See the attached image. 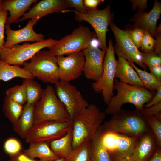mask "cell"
Masks as SVG:
<instances>
[{
	"instance_id": "obj_2",
	"label": "cell",
	"mask_w": 161,
	"mask_h": 161,
	"mask_svg": "<svg viewBox=\"0 0 161 161\" xmlns=\"http://www.w3.org/2000/svg\"><path fill=\"white\" fill-rule=\"evenodd\" d=\"M106 116L105 112L92 103L82 110L72 121L73 149L91 141Z\"/></svg>"
},
{
	"instance_id": "obj_17",
	"label": "cell",
	"mask_w": 161,
	"mask_h": 161,
	"mask_svg": "<svg viewBox=\"0 0 161 161\" xmlns=\"http://www.w3.org/2000/svg\"><path fill=\"white\" fill-rule=\"evenodd\" d=\"M34 25L30 19L25 27L17 30H13L10 28V25H6V41L3 47L10 48L13 46L22 42H36L44 40V35L35 32L33 29Z\"/></svg>"
},
{
	"instance_id": "obj_41",
	"label": "cell",
	"mask_w": 161,
	"mask_h": 161,
	"mask_svg": "<svg viewBox=\"0 0 161 161\" xmlns=\"http://www.w3.org/2000/svg\"><path fill=\"white\" fill-rule=\"evenodd\" d=\"M10 157L13 161H41L32 158L21 151L16 154L10 156Z\"/></svg>"
},
{
	"instance_id": "obj_42",
	"label": "cell",
	"mask_w": 161,
	"mask_h": 161,
	"mask_svg": "<svg viewBox=\"0 0 161 161\" xmlns=\"http://www.w3.org/2000/svg\"><path fill=\"white\" fill-rule=\"evenodd\" d=\"M104 1V0H84L83 4L89 11H94L97 10L98 6Z\"/></svg>"
},
{
	"instance_id": "obj_20",
	"label": "cell",
	"mask_w": 161,
	"mask_h": 161,
	"mask_svg": "<svg viewBox=\"0 0 161 161\" xmlns=\"http://www.w3.org/2000/svg\"><path fill=\"white\" fill-rule=\"evenodd\" d=\"M37 1V0H4L2 10L9 11L10 15L7 18L6 25L10 26L13 23H17L25 12L30 9L31 5Z\"/></svg>"
},
{
	"instance_id": "obj_29",
	"label": "cell",
	"mask_w": 161,
	"mask_h": 161,
	"mask_svg": "<svg viewBox=\"0 0 161 161\" xmlns=\"http://www.w3.org/2000/svg\"><path fill=\"white\" fill-rule=\"evenodd\" d=\"M129 62L137 73L144 87L151 91L156 92L161 86V81L157 80L150 73L138 68L133 63Z\"/></svg>"
},
{
	"instance_id": "obj_36",
	"label": "cell",
	"mask_w": 161,
	"mask_h": 161,
	"mask_svg": "<svg viewBox=\"0 0 161 161\" xmlns=\"http://www.w3.org/2000/svg\"><path fill=\"white\" fill-rule=\"evenodd\" d=\"M140 113L145 119L153 116L161 120V102L149 107L143 108Z\"/></svg>"
},
{
	"instance_id": "obj_22",
	"label": "cell",
	"mask_w": 161,
	"mask_h": 161,
	"mask_svg": "<svg viewBox=\"0 0 161 161\" xmlns=\"http://www.w3.org/2000/svg\"><path fill=\"white\" fill-rule=\"evenodd\" d=\"M34 107L26 103L19 119L13 124L14 131L22 139H25L34 124Z\"/></svg>"
},
{
	"instance_id": "obj_16",
	"label": "cell",
	"mask_w": 161,
	"mask_h": 161,
	"mask_svg": "<svg viewBox=\"0 0 161 161\" xmlns=\"http://www.w3.org/2000/svg\"><path fill=\"white\" fill-rule=\"evenodd\" d=\"M82 51L85 58L83 73L87 79L96 81L102 75L106 52L91 44Z\"/></svg>"
},
{
	"instance_id": "obj_28",
	"label": "cell",
	"mask_w": 161,
	"mask_h": 161,
	"mask_svg": "<svg viewBox=\"0 0 161 161\" xmlns=\"http://www.w3.org/2000/svg\"><path fill=\"white\" fill-rule=\"evenodd\" d=\"M24 106L6 96L4 100L3 111L5 116L12 123H15L22 114Z\"/></svg>"
},
{
	"instance_id": "obj_49",
	"label": "cell",
	"mask_w": 161,
	"mask_h": 161,
	"mask_svg": "<svg viewBox=\"0 0 161 161\" xmlns=\"http://www.w3.org/2000/svg\"><path fill=\"white\" fill-rule=\"evenodd\" d=\"M4 0H0V11L2 10V7L3 5Z\"/></svg>"
},
{
	"instance_id": "obj_50",
	"label": "cell",
	"mask_w": 161,
	"mask_h": 161,
	"mask_svg": "<svg viewBox=\"0 0 161 161\" xmlns=\"http://www.w3.org/2000/svg\"><path fill=\"white\" fill-rule=\"evenodd\" d=\"M8 161H13L10 160H8Z\"/></svg>"
},
{
	"instance_id": "obj_8",
	"label": "cell",
	"mask_w": 161,
	"mask_h": 161,
	"mask_svg": "<svg viewBox=\"0 0 161 161\" xmlns=\"http://www.w3.org/2000/svg\"><path fill=\"white\" fill-rule=\"evenodd\" d=\"M114 47L112 41L109 40L103 60L102 75L97 81L91 85L95 93L101 94L104 102L107 105L114 95V82L117 60Z\"/></svg>"
},
{
	"instance_id": "obj_11",
	"label": "cell",
	"mask_w": 161,
	"mask_h": 161,
	"mask_svg": "<svg viewBox=\"0 0 161 161\" xmlns=\"http://www.w3.org/2000/svg\"><path fill=\"white\" fill-rule=\"evenodd\" d=\"M55 85L57 96L65 106L72 121L89 104L76 87L69 82L59 80Z\"/></svg>"
},
{
	"instance_id": "obj_33",
	"label": "cell",
	"mask_w": 161,
	"mask_h": 161,
	"mask_svg": "<svg viewBox=\"0 0 161 161\" xmlns=\"http://www.w3.org/2000/svg\"><path fill=\"white\" fill-rule=\"evenodd\" d=\"M3 148L5 152L9 156L19 153L22 149V145L19 141L13 137L8 138L5 141Z\"/></svg>"
},
{
	"instance_id": "obj_35",
	"label": "cell",
	"mask_w": 161,
	"mask_h": 161,
	"mask_svg": "<svg viewBox=\"0 0 161 161\" xmlns=\"http://www.w3.org/2000/svg\"><path fill=\"white\" fill-rule=\"evenodd\" d=\"M154 39L149 32L145 29L144 35L140 47V48L143 52H142L149 53L154 51Z\"/></svg>"
},
{
	"instance_id": "obj_24",
	"label": "cell",
	"mask_w": 161,
	"mask_h": 161,
	"mask_svg": "<svg viewBox=\"0 0 161 161\" xmlns=\"http://www.w3.org/2000/svg\"><path fill=\"white\" fill-rule=\"evenodd\" d=\"M72 126L67 133L61 137L48 143L53 152L60 158H66L72 153L73 148Z\"/></svg>"
},
{
	"instance_id": "obj_43",
	"label": "cell",
	"mask_w": 161,
	"mask_h": 161,
	"mask_svg": "<svg viewBox=\"0 0 161 161\" xmlns=\"http://www.w3.org/2000/svg\"><path fill=\"white\" fill-rule=\"evenodd\" d=\"M161 102V86L159 87L156 92L154 97L151 100L144 106V108L150 107Z\"/></svg>"
},
{
	"instance_id": "obj_26",
	"label": "cell",
	"mask_w": 161,
	"mask_h": 161,
	"mask_svg": "<svg viewBox=\"0 0 161 161\" xmlns=\"http://www.w3.org/2000/svg\"><path fill=\"white\" fill-rule=\"evenodd\" d=\"M16 77L33 80L35 78L23 67L9 64L0 59V80L7 81Z\"/></svg>"
},
{
	"instance_id": "obj_15",
	"label": "cell",
	"mask_w": 161,
	"mask_h": 161,
	"mask_svg": "<svg viewBox=\"0 0 161 161\" xmlns=\"http://www.w3.org/2000/svg\"><path fill=\"white\" fill-rule=\"evenodd\" d=\"M69 7L70 6L66 0H42L36 3L17 23L30 19L35 25L41 18L49 14L69 12Z\"/></svg>"
},
{
	"instance_id": "obj_38",
	"label": "cell",
	"mask_w": 161,
	"mask_h": 161,
	"mask_svg": "<svg viewBox=\"0 0 161 161\" xmlns=\"http://www.w3.org/2000/svg\"><path fill=\"white\" fill-rule=\"evenodd\" d=\"M8 15L7 10H1L0 11V52L5 42L4 41V28Z\"/></svg>"
},
{
	"instance_id": "obj_18",
	"label": "cell",
	"mask_w": 161,
	"mask_h": 161,
	"mask_svg": "<svg viewBox=\"0 0 161 161\" xmlns=\"http://www.w3.org/2000/svg\"><path fill=\"white\" fill-rule=\"evenodd\" d=\"M161 14V4L155 0L152 9L147 13L139 10L131 19L136 27L147 30L153 37H154L157 23Z\"/></svg>"
},
{
	"instance_id": "obj_13",
	"label": "cell",
	"mask_w": 161,
	"mask_h": 161,
	"mask_svg": "<svg viewBox=\"0 0 161 161\" xmlns=\"http://www.w3.org/2000/svg\"><path fill=\"white\" fill-rule=\"evenodd\" d=\"M102 131L103 143L112 161L132 155L139 138Z\"/></svg>"
},
{
	"instance_id": "obj_14",
	"label": "cell",
	"mask_w": 161,
	"mask_h": 161,
	"mask_svg": "<svg viewBox=\"0 0 161 161\" xmlns=\"http://www.w3.org/2000/svg\"><path fill=\"white\" fill-rule=\"evenodd\" d=\"M56 58L60 81L69 82L82 75L85 61L82 51L72 53L66 56L56 57Z\"/></svg>"
},
{
	"instance_id": "obj_12",
	"label": "cell",
	"mask_w": 161,
	"mask_h": 161,
	"mask_svg": "<svg viewBox=\"0 0 161 161\" xmlns=\"http://www.w3.org/2000/svg\"><path fill=\"white\" fill-rule=\"evenodd\" d=\"M115 37L114 52L129 62L136 63L145 70L147 67L142 61V52L134 45L130 38V30H123L111 22L109 25Z\"/></svg>"
},
{
	"instance_id": "obj_4",
	"label": "cell",
	"mask_w": 161,
	"mask_h": 161,
	"mask_svg": "<svg viewBox=\"0 0 161 161\" xmlns=\"http://www.w3.org/2000/svg\"><path fill=\"white\" fill-rule=\"evenodd\" d=\"M47 121H72L66 108L57 96L55 89L49 85L44 89L41 99L34 107V124Z\"/></svg>"
},
{
	"instance_id": "obj_30",
	"label": "cell",
	"mask_w": 161,
	"mask_h": 161,
	"mask_svg": "<svg viewBox=\"0 0 161 161\" xmlns=\"http://www.w3.org/2000/svg\"><path fill=\"white\" fill-rule=\"evenodd\" d=\"M65 161H91V141L84 143L73 149Z\"/></svg>"
},
{
	"instance_id": "obj_40",
	"label": "cell",
	"mask_w": 161,
	"mask_h": 161,
	"mask_svg": "<svg viewBox=\"0 0 161 161\" xmlns=\"http://www.w3.org/2000/svg\"><path fill=\"white\" fill-rule=\"evenodd\" d=\"M154 47V51L158 54L161 55V23L157 27Z\"/></svg>"
},
{
	"instance_id": "obj_5",
	"label": "cell",
	"mask_w": 161,
	"mask_h": 161,
	"mask_svg": "<svg viewBox=\"0 0 161 161\" xmlns=\"http://www.w3.org/2000/svg\"><path fill=\"white\" fill-rule=\"evenodd\" d=\"M22 66L35 78L43 82L55 84L59 81L56 57L49 51L41 50Z\"/></svg>"
},
{
	"instance_id": "obj_21",
	"label": "cell",
	"mask_w": 161,
	"mask_h": 161,
	"mask_svg": "<svg viewBox=\"0 0 161 161\" xmlns=\"http://www.w3.org/2000/svg\"><path fill=\"white\" fill-rule=\"evenodd\" d=\"M115 78L123 83L144 87L135 70L126 60L121 57H118L117 60Z\"/></svg>"
},
{
	"instance_id": "obj_27",
	"label": "cell",
	"mask_w": 161,
	"mask_h": 161,
	"mask_svg": "<svg viewBox=\"0 0 161 161\" xmlns=\"http://www.w3.org/2000/svg\"><path fill=\"white\" fill-rule=\"evenodd\" d=\"M22 83L25 85L26 103L29 105L35 106L41 99L44 89L38 82L33 79H24Z\"/></svg>"
},
{
	"instance_id": "obj_7",
	"label": "cell",
	"mask_w": 161,
	"mask_h": 161,
	"mask_svg": "<svg viewBox=\"0 0 161 161\" xmlns=\"http://www.w3.org/2000/svg\"><path fill=\"white\" fill-rule=\"evenodd\" d=\"M57 41L50 38L31 44L27 42L21 45L16 44L10 48L3 47L0 52V59L10 65H22L38 52L45 48L49 49Z\"/></svg>"
},
{
	"instance_id": "obj_25",
	"label": "cell",
	"mask_w": 161,
	"mask_h": 161,
	"mask_svg": "<svg viewBox=\"0 0 161 161\" xmlns=\"http://www.w3.org/2000/svg\"><path fill=\"white\" fill-rule=\"evenodd\" d=\"M101 126L91 141V161H112L103 143Z\"/></svg>"
},
{
	"instance_id": "obj_39",
	"label": "cell",
	"mask_w": 161,
	"mask_h": 161,
	"mask_svg": "<svg viewBox=\"0 0 161 161\" xmlns=\"http://www.w3.org/2000/svg\"><path fill=\"white\" fill-rule=\"evenodd\" d=\"M69 4L70 7H73L76 9V11L84 13H88L90 11L84 6L83 0H66Z\"/></svg>"
},
{
	"instance_id": "obj_31",
	"label": "cell",
	"mask_w": 161,
	"mask_h": 161,
	"mask_svg": "<svg viewBox=\"0 0 161 161\" xmlns=\"http://www.w3.org/2000/svg\"><path fill=\"white\" fill-rule=\"evenodd\" d=\"M5 93L6 96L20 104L23 105L27 102L25 85L23 83L8 88Z\"/></svg>"
},
{
	"instance_id": "obj_32",
	"label": "cell",
	"mask_w": 161,
	"mask_h": 161,
	"mask_svg": "<svg viewBox=\"0 0 161 161\" xmlns=\"http://www.w3.org/2000/svg\"><path fill=\"white\" fill-rule=\"evenodd\" d=\"M145 119L154 135L157 147L161 148V120L153 116Z\"/></svg>"
},
{
	"instance_id": "obj_37",
	"label": "cell",
	"mask_w": 161,
	"mask_h": 161,
	"mask_svg": "<svg viewBox=\"0 0 161 161\" xmlns=\"http://www.w3.org/2000/svg\"><path fill=\"white\" fill-rule=\"evenodd\" d=\"M144 31L145 29L137 27H135L133 30H130V39L134 45L138 49L140 48Z\"/></svg>"
},
{
	"instance_id": "obj_47",
	"label": "cell",
	"mask_w": 161,
	"mask_h": 161,
	"mask_svg": "<svg viewBox=\"0 0 161 161\" xmlns=\"http://www.w3.org/2000/svg\"><path fill=\"white\" fill-rule=\"evenodd\" d=\"M112 161H135L132 155L119 158Z\"/></svg>"
},
{
	"instance_id": "obj_44",
	"label": "cell",
	"mask_w": 161,
	"mask_h": 161,
	"mask_svg": "<svg viewBox=\"0 0 161 161\" xmlns=\"http://www.w3.org/2000/svg\"><path fill=\"white\" fill-rule=\"evenodd\" d=\"M130 1L132 4L134 10L138 7L139 10H144V9L148 7L147 0H131Z\"/></svg>"
},
{
	"instance_id": "obj_19",
	"label": "cell",
	"mask_w": 161,
	"mask_h": 161,
	"mask_svg": "<svg viewBox=\"0 0 161 161\" xmlns=\"http://www.w3.org/2000/svg\"><path fill=\"white\" fill-rule=\"evenodd\" d=\"M157 147L155 137L150 129L139 137L132 155L135 161H148Z\"/></svg>"
},
{
	"instance_id": "obj_46",
	"label": "cell",
	"mask_w": 161,
	"mask_h": 161,
	"mask_svg": "<svg viewBox=\"0 0 161 161\" xmlns=\"http://www.w3.org/2000/svg\"><path fill=\"white\" fill-rule=\"evenodd\" d=\"M148 161H161V148L157 147L153 156Z\"/></svg>"
},
{
	"instance_id": "obj_9",
	"label": "cell",
	"mask_w": 161,
	"mask_h": 161,
	"mask_svg": "<svg viewBox=\"0 0 161 161\" xmlns=\"http://www.w3.org/2000/svg\"><path fill=\"white\" fill-rule=\"evenodd\" d=\"M75 19L79 22L83 21L89 23L93 27L97 37L99 47L101 49L106 52V34L108 26L112 22L113 14L111 12V7L108 5L104 9L90 11L84 13L75 10Z\"/></svg>"
},
{
	"instance_id": "obj_23",
	"label": "cell",
	"mask_w": 161,
	"mask_h": 161,
	"mask_svg": "<svg viewBox=\"0 0 161 161\" xmlns=\"http://www.w3.org/2000/svg\"><path fill=\"white\" fill-rule=\"evenodd\" d=\"M23 151L32 158H39L41 161H53L60 158L52 151L48 143L45 142L30 143L28 148Z\"/></svg>"
},
{
	"instance_id": "obj_45",
	"label": "cell",
	"mask_w": 161,
	"mask_h": 161,
	"mask_svg": "<svg viewBox=\"0 0 161 161\" xmlns=\"http://www.w3.org/2000/svg\"><path fill=\"white\" fill-rule=\"evenodd\" d=\"M148 68L150 73L157 80L161 81V65Z\"/></svg>"
},
{
	"instance_id": "obj_48",
	"label": "cell",
	"mask_w": 161,
	"mask_h": 161,
	"mask_svg": "<svg viewBox=\"0 0 161 161\" xmlns=\"http://www.w3.org/2000/svg\"><path fill=\"white\" fill-rule=\"evenodd\" d=\"M53 161H65V159L64 158H59L58 159Z\"/></svg>"
},
{
	"instance_id": "obj_3",
	"label": "cell",
	"mask_w": 161,
	"mask_h": 161,
	"mask_svg": "<svg viewBox=\"0 0 161 161\" xmlns=\"http://www.w3.org/2000/svg\"><path fill=\"white\" fill-rule=\"evenodd\" d=\"M101 126L104 132H114L139 138L151 129L140 112L135 109H121Z\"/></svg>"
},
{
	"instance_id": "obj_34",
	"label": "cell",
	"mask_w": 161,
	"mask_h": 161,
	"mask_svg": "<svg viewBox=\"0 0 161 161\" xmlns=\"http://www.w3.org/2000/svg\"><path fill=\"white\" fill-rule=\"evenodd\" d=\"M142 61L143 64L148 68L161 65V55L154 51L149 53H143Z\"/></svg>"
},
{
	"instance_id": "obj_6",
	"label": "cell",
	"mask_w": 161,
	"mask_h": 161,
	"mask_svg": "<svg viewBox=\"0 0 161 161\" xmlns=\"http://www.w3.org/2000/svg\"><path fill=\"white\" fill-rule=\"evenodd\" d=\"M95 36L89 29L80 25L71 33L66 35L48 50L56 57L81 51L89 47Z\"/></svg>"
},
{
	"instance_id": "obj_1",
	"label": "cell",
	"mask_w": 161,
	"mask_h": 161,
	"mask_svg": "<svg viewBox=\"0 0 161 161\" xmlns=\"http://www.w3.org/2000/svg\"><path fill=\"white\" fill-rule=\"evenodd\" d=\"M114 89L117 91V94L112 97L105 111L106 114L112 115L119 113L122 106L126 103L134 105L135 110L140 112L144 105L151 100L156 93L144 87L122 83L115 79Z\"/></svg>"
},
{
	"instance_id": "obj_10",
	"label": "cell",
	"mask_w": 161,
	"mask_h": 161,
	"mask_svg": "<svg viewBox=\"0 0 161 161\" xmlns=\"http://www.w3.org/2000/svg\"><path fill=\"white\" fill-rule=\"evenodd\" d=\"M72 127V121H47L34 124L25 138L28 143H49L65 135Z\"/></svg>"
}]
</instances>
